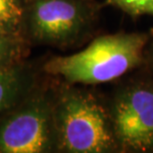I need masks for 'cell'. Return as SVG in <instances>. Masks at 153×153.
<instances>
[{
  "instance_id": "8992f818",
  "label": "cell",
  "mask_w": 153,
  "mask_h": 153,
  "mask_svg": "<svg viewBox=\"0 0 153 153\" xmlns=\"http://www.w3.org/2000/svg\"><path fill=\"white\" fill-rule=\"evenodd\" d=\"M44 75L42 67L24 61L0 69V116L20 102Z\"/></svg>"
},
{
  "instance_id": "5b68a950",
  "label": "cell",
  "mask_w": 153,
  "mask_h": 153,
  "mask_svg": "<svg viewBox=\"0 0 153 153\" xmlns=\"http://www.w3.org/2000/svg\"><path fill=\"white\" fill-rule=\"evenodd\" d=\"M119 152H153V76H135L108 99Z\"/></svg>"
},
{
  "instance_id": "3957f363",
  "label": "cell",
  "mask_w": 153,
  "mask_h": 153,
  "mask_svg": "<svg viewBox=\"0 0 153 153\" xmlns=\"http://www.w3.org/2000/svg\"><path fill=\"white\" fill-rule=\"evenodd\" d=\"M55 78L44 73L20 102L0 116V153L58 152Z\"/></svg>"
},
{
  "instance_id": "6da1fadb",
  "label": "cell",
  "mask_w": 153,
  "mask_h": 153,
  "mask_svg": "<svg viewBox=\"0 0 153 153\" xmlns=\"http://www.w3.org/2000/svg\"><path fill=\"white\" fill-rule=\"evenodd\" d=\"M54 118L58 152H119L108 99L55 78Z\"/></svg>"
},
{
  "instance_id": "9c48e42d",
  "label": "cell",
  "mask_w": 153,
  "mask_h": 153,
  "mask_svg": "<svg viewBox=\"0 0 153 153\" xmlns=\"http://www.w3.org/2000/svg\"><path fill=\"white\" fill-rule=\"evenodd\" d=\"M105 5L123 11L133 19L144 15L153 17V0H106Z\"/></svg>"
},
{
  "instance_id": "52a82bcc",
  "label": "cell",
  "mask_w": 153,
  "mask_h": 153,
  "mask_svg": "<svg viewBox=\"0 0 153 153\" xmlns=\"http://www.w3.org/2000/svg\"><path fill=\"white\" fill-rule=\"evenodd\" d=\"M27 0H0V33L23 36ZM25 39V38H24Z\"/></svg>"
},
{
  "instance_id": "277c9868",
  "label": "cell",
  "mask_w": 153,
  "mask_h": 153,
  "mask_svg": "<svg viewBox=\"0 0 153 153\" xmlns=\"http://www.w3.org/2000/svg\"><path fill=\"white\" fill-rule=\"evenodd\" d=\"M100 9L96 0H27L23 36L31 46L73 48L94 35Z\"/></svg>"
},
{
  "instance_id": "7a4b0ae2",
  "label": "cell",
  "mask_w": 153,
  "mask_h": 153,
  "mask_svg": "<svg viewBox=\"0 0 153 153\" xmlns=\"http://www.w3.org/2000/svg\"><path fill=\"white\" fill-rule=\"evenodd\" d=\"M150 39L149 34L140 32L102 35L76 53L49 58L42 63V71L87 87L114 82L143 66Z\"/></svg>"
},
{
  "instance_id": "ba28073f",
  "label": "cell",
  "mask_w": 153,
  "mask_h": 153,
  "mask_svg": "<svg viewBox=\"0 0 153 153\" xmlns=\"http://www.w3.org/2000/svg\"><path fill=\"white\" fill-rule=\"evenodd\" d=\"M32 46L21 36L0 33V69L9 68L27 60Z\"/></svg>"
},
{
  "instance_id": "30bf717a",
  "label": "cell",
  "mask_w": 153,
  "mask_h": 153,
  "mask_svg": "<svg viewBox=\"0 0 153 153\" xmlns=\"http://www.w3.org/2000/svg\"><path fill=\"white\" fill-rule=\"evenodd\" d=\"M144 65L147 66L148 70L151 73V76H153V41H151V39L149 40L145 50L144 64H143V66Z\"/></svg>"
}]
</instances>
